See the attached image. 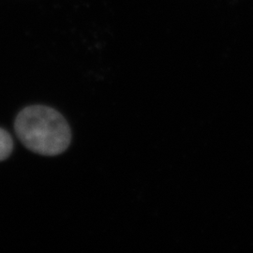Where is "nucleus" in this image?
<instances>
[{"label": "nucleus", "instance_id": "1", "mask_svg": "<svg viewBox=\"0 0 253 253\" xmlns=\"http://www.w3.org/2000/svg\"><path fill=\"white\" fill-rule=\"evenodd\" d=\"M14 130L27 149L42 156L60 155L72 142L67 120L56 110L44 105L23 109L15 118Z\"/></svg>", "mask_w": 253, "mask_h": 253}, {"label": "nucleus", "instance_id": "2", "mask_svg": "<svg viewBox=\"0 0 253 253\" xmlns=\"http://www.w3.org/2000/svg\"><path fill=\"white\" fill-rule=\"evenodd\" d=\"M13 139L7 130L0 127V162L7 160L13 151Z\"/></svg>", "mask_w": 253, "mask_h": 253}]
</instances>
